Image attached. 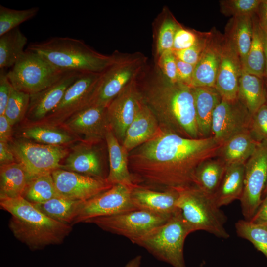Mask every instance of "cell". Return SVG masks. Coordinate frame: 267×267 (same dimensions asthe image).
<instances>
[{
    "mask_svg": "<svg viewBox=\"0 0 267 267\" xmlns=\"http://www.w3.org/2000/svg\"><path fill=\"white\" fill-rule=\"evenodd\" d=\"M252 16L233 17L225 28L224 36L230 41L238 54L242 69L246 63L252 42Z\"/></svg>",
    "mask_w": 267,
    "mask_h": 267,
    "instance_id": "f1b7e54d",
    "label": "cell"
},
{
    "mask_svg": "<svg viewBox=\"0 0 267 267\" xmlns=\"http://www.w3.org/2000/svg\"><path fill=\"white\" fill-rule=\"evenodd\" d=\"M220 147L212 136L186 138L161 127L154 137L129 153V170L135 184L178 190L194 185L197 168L217 157Z\"/></svg>",
    "mask_w": 267,
    "mask_h": 267,
    "instance_id": "6da1fadb",
    "label": "cell"
},
{
    "mask_svg": "<svg viewBox=\"0 0 267 267\" xmlns=\"http://www.w3.org/2000/svg\"><path fill=\"white\" fill-rule=\"evenodd\" d=\"M201 34L179 26L175 35L173 50H183L193 46L198 41Z\"/></svg>",
    "mask_w": 267,
    "mask_h": 267,
    "instance_id": "f6af8a7d",
    "label": "cell"
},
{
    "mask_svg": "<svg viewBox=\"0 0 267 267\" xmlns=\"http://www.w3.org/2000/svg\"><path fill=\"white\" fill-rule=\"evenodd\" d=\"M27 42L19 27L0 36V69L15 65L24 52Z\"/></svg>",
    "mask_w": 267,
    "mask_h": 267,
    "instance_id": "d6a6232c",
    "label": "cell"
},
{
    "mask_svg": "<svg viewBox=\"0 0 267 267\" xmlns=\"http://www.w3.org/2000/svg\"><path fill=\"white\" fill-rule=\"evenodd\" d=\"M195 109L201 137L211 136L212 117L217 105L222 98L215 88H193Z\"/></svg>",
    "mask_w": 267,
    "mask_h": 267,
    "instance_id": "4316f807",
    "label": "cell"
},
{
    "mask_svg": "<svg viewBox=\"0 0 267 267\" xmlns=\"http://www.w3.org/2000/svg\"><path fill=\"white\" fill-rule=\"evenodd\" d=\"M115 61L101 73L90 105L107 107L109 103L133 80L137 68Z\"/></svg>",
    "mask_w": 267,
    "mask_h": 267,
    "instance_id": "ffe728a7",
    "label": "cell"
},
{
    "mask_svg": "<svg viewBox=\"0 0 267 267\" xmlns=\"http://www.w3.org/2000/svg\"><path fill=\"white\" fill-rule=\"evenodd\" d=\"M251 115L238 99H222L212 117L211 136L221 146L233 135L249 130Z\"/></svg>",
    "mask_w": 267,
    "mask_h": 267,
    "instance_id": "4fadbf2b",
    "label": "cell"
},
{
    "mask_svg": "<svg viewBox=\"0 0 267 267\" xmlns=\"http://www.w3.org/2000/svg\"><path fill=\"white\" fill-rule=\"evenodd\" d=\"M83 74L67 72L48 88L31 94L25 117L27 123L38 122L50 113L59 104L68 88Z\"/></svg>",
    "mask_w": 267,
    "mask_h": 267,
    "instance_id": "e0dca14e",
    "label": "cell"
},
{
    "mask_svg": "<svg viewBox=\"0 0 267 267\" xmlns=\"http://www.w3.org/2000/svg\"><path fill=\"white\" fill-rule=\"evenodd\" d=\"M30 95L13 88L3 115L14 126L25 119Z\"/></svg>",
    "mask_w": 267,
    "mask_h": 267,
    "instance_id": "f35d334b",
    "label": "cell"
},
{
    "mask_svg": "<svg viewBox=\"0 0 267 267\" xmlns=\"http://www.w3.org/2000/svg\"><path fill=\"white\" fill-rule=\"evenodd\" d=\"M267 182V142H261L245 164L244 187L240 199L242 214L250 221L262 202Z\"/></svg>",
    "mask_w": 267,
    "mask_h": 267,
    "instance_id": "30bf717a",
    "label": "cell"
},
{
    "mask_svg": "<svg viewBox=\"0 0 267 267\" xmlns=\"http://www.w3.org/2000/svg\"><path fill=\"white\" fill-rule=\"evenodd\" d=\"M81 202V201L57 197L44 203L33 204L50 218L64 224L72 225Z\"/></svg>",
    "mask_w": 267,
    "mask_h": 267,
    "instance_id": "e575fe53",
    "label": "cell"
},
{
    "mask_svg": "<svg viewBox=\"0 0 267 267\" xmlns=\"http://www.w3.org/2000/svg\"><path fill=\"white\" fill-rule=\"evenodd\" d=\"M60 126L82 142L96 144L105 139L109 128L107 107L89 106L73 115Z\"/></svg>",
    "mask_w": 267,
    "mask_h": 267,
    "instance_id": "5bb4252c",
    "label": "cell"
},
{
    "mask_svg": "<svg viewBox=\"0 0 267 267\" xmlns=\"http://www.w3.org/2000/svg\"><path fill=\"white\" fill-rule=\"evenodd\" d=\"M250 221L267 226V194L262 199L259 208Z\"/></svg>",
    "mask_w": 267,
    "mask_h": 267,
    "instance_id": "681fc988",
    "label": "cell"
},
{
    "mask_svg": "<svg viewBox=\"0 0 267 267\" xmlns=\"http://www.w3.org/2000/svg\"><path fill=\"white\" fill-rule=\"evenodd\" d=\"M256 15L262 29L267 33V0H262Z\"/></svg>",
    "mask_w": 267,
    "mask_h": 267,
    "instance_id": "816d5d0a",
    "label": "cell"
},
{
    "mask_svg": "<svg viewBox=\"0 0 267 267\" xmlns=\"http://www.w3.org/2000/svg\"><path fill=\"white\" fill-rule=\"evenodd\" d=\"M238 99L252 115L266 103L264 78L242 71L239 80Z\"/></svg>",
    "mask_w": 267,
    "mask_h": 267,
    "instance_id": "4dcf8cb0",
    "label": "cell"
},
{
    "mask_svg": "<svg viewBox=\"0 0 267 267\" xmlns=\"http://www.w3.org/2000/svg\"><path fill=\"white\" fill-rule=\"evenodd\" d=\"M13 86L5 69H0V115H3Z\"/></svg>",
    "mask_w": 267,
    "mask_h": 267,
    "instance_id": "bcb514c9",
    "label": "cell"
},
{
    "mask_svg": "<svg viewBox=\"0 0 267 267\" xmlns=\"http://www.w3.org/2000/svg\"><path fill=\"white\" fill-rule=\"evenodd\" d=\"M264 81L266 97V102L267 103V80L264 78Z\"/></svg>",
    "mask_w": 267,
    "mask_h": 267,
    "instance_id": "11a10c76",
    "label": "cell"
},
{
    "mask_svg": "<svg viewBox=\"0 0 267 267\" xmlns=\"http://www.w3.org/2000/svg\"><path fill=\"white\" fill-rule=\"evenodd\" d=\"M141 261L142 256L137 255L129 261L124 267H140Z\"/></svg>",
    "mask_w": 267,
    "mask_h": 267,
    "instance_id": "f5cc1de1",
    "label": "cell"
},
{
    "mask_svg": "<svg viewBox=\"0 0 267 267\" xmlns=\"http://www.w3.org/2000/svg\"><path fill=\"white\" fill-rule=\"evenodd\" d=\"M17 162L9 142L0 141V165Z\"/></svg>",
    "mask_w": 267,
    "mask_h": 267,
    "instance_id": "f907efd6",
    "label": "cell"
},
{
    "mask_svg": "<svg viewBox=\"0 0 267 267\" xmlns=\"http://www.w3.org/2000/svg\"><path fill=\"white\" fill-rule=\"evenodd\" d=\"M267 194V182L265 188V189L263 191V196L264 197Z\"/></svg>",
    "mask_w": 267,
    "mask_h": 267,
    "instance_id": "9f6ffc18",
    "label": "cell"
},
{
    "mask_svg": "<svg viewBox=\"0 0 267 267\" xmlns=\"http://www.w3.org/2000/svg\"><path fill=\"white\" fill-rule=\"evenodd\" d=\"M177 190L164 191L151 189L136 184L132 189L131 200L136 209L171 217L178 209Z\"/></svg>",
    "mask_w": 267,
    "mask_h": 267,
    "instance_id": "44dd1931",
    "label": "cell"
},
{
    "mask_svg": "<svg viewBox=\"0 0 267 267\" xmlns=\"http://www.w3.org/2000/svg\"><path fill=\"white\" fill-rule=\"evenodd\" d=\"M9 144L29 178L61 168L60 162L69 152L67 146L45 145L20 137Z\"/></svg>",
    "mask_w": 267,
    "mask_h": 267,
    "instance_id": "ba28073f",
    "label": "cell"
},
{
    "mask_svg": "<svg viewBox=\"0 0 267 267\" xmlns=\"http://www.w3.org/2000/svg\"><path fill=\"white\" fill-rule=\"evenodd\" d=\"M179 26L171 19L165 20L159 31L157 40V53L160 55L166 51L173 50L174 37Z\"/></svg>",
    "mask_w": 267,
    "mask_h": 267,
    "instance_id": "b9f144b4",
    "label": "cell"
},
{
    "mask_svg": "<svg viewBox=\"0 0 267 267\" xmlns=\"http://www.w3.org/2000/svg\"><path fill=\"white\" fill-rule=\"evenodd\" d=\"M265 55L263 33L256 14L252 16V38L246 63L243 70L263 78Z\"/></svg>",
    "mask_w": 267,
    "mask_h": 267,
    "instance_id": "836d02e7",
    "label": "cell"
},
{
    "mask_svg": "<svg viewBox=\"0 0 267 267\" xmlns=\"http://www.w3.org/2000/svg\"><path fill=\"white\" fill-rule=\"evenodd\" d=\"M264 44L265 55V69L264 78L267 80V33L264 32L263 30Z\"/></svg>",
    "mask_w": 267,
    "mask_h": 267,
    "instance_id": "db71d44e",
    "label": "cell"
},
{
    "mask_svg": "<svg viewBox=\"0 0 267 267\" xmlns=\"http://www.w3.org/2000/svg\"><path fill=\"white\" fill-rule=\"evenodd\" d=\"M245 164L227 166L220 184L213 196L221 207L240 199L243 190Z\"/></svg>",
    "mask_w": 267,
    "mask_h": 267,
    "instance_id": "83f0119b",
    "label": "cell"
},
{
    "mask_svg": "<svg viewBox=\"0 0 267 267\" xmlns=\"http://www.w3.org/2000/svg\"><path fill=\"white\" fill-rule=\"evenodd\" d=\"M39 8L17 10L0 5V36L18 27L22 23L34 17L38 13Z\"/></svg>",
    "mask_w": 267,
    "mask_h": 267,
    "instance_id": "74e56055",
    "label": "cell"
},
{
    "mask_svg": "<svg viewBox=\"0 0 267 267\" xmlns=\"http://www.w3.org/2000/svg\"><path fill=\"white\" fill-rule=\"evenodd\" d=\"M159 65L166 79L172 83L178 82L177 59L173 50L166 51L160 55Z\"/></svg>",
    "mask_w": 267,
    "mask_h": 267,
    "instance_id": "ee69618b",
    "label": "cell"
},
{
    "mask_svg": "<svg viewBox=\"0 0 267 267\" xmlns=\"http://www.w3.org/2000/svg\"><path fill=\"white\" fill-rule=\"evenodd\" d=\"M66 73L54 67L40 54L26 49L7 72V76L14 89L31 95L48 88Z\"/></svg>",
    "mask_w": 267,
    "mask_h": 267,
    "instance_id": "52a82bcc",
    "label": "cell"
},
{
    "mask_svg": "<svg viewBox=\"0 0 267 267\" xmlns=\"http://www.w3.org/2000/svg\"><path fill=\"white\" fill-rule=\"evenodd\" d=\"M238 236L250 241L267 258V226L240 220L235 225Z\"/></svg>",
    "mask_w": 267,
    "mask_h": 267,
    "instance_id": "8d00e7d4",
    "label": "cell"
},
{
    "mask_svg": "<svg viewBox=\"0 0 267 267\" xmlns=\"http://www.w3.org/2000/svg\"><path fill=\"white\" fill-rule=\"evenodd\" d=\"M142 100L133 80L107 107L109 128L121 144Z\"/></svg>",
    "mask_w": 267,
    "mask_h": 267,
    "instance_id": "2e32d148",
    "label": "cell"
},
{
    "mask_svg": "<svg viewBox=\"0 0 267 267\" xmlns=\"http://www.w3.org/2000/svg\"><path fill=\"white\" fill-rule=\"evenodd\" d=\"M27 49L40 54L65 72L100 73L115 60L114 57L96 52L81 40L67 37L32 43Z\"/></svg>",
    "mask_w": 267,
    "mask_h": 267,
    "instance_id": "277c9868",
    "label": "cell"
},
{
    "mask_svg": "<svg viewBox=\"0 0 267 267\" xmlns=\"http://www.w3.org/2000/svg\"><path fill=\"white\" fill-rule=\"evenodd\" d=\"M0 208L11 215L8 226L14 236L35 251L61 244L72 230L48 217L23 197L0 199Z\"/></svg>",
    "mask_w": 267,
    "mask_h": 267,
    "instance_id": "3957f363",
    "label": "cell"
},
{
    "mask_svg": "<svg viewBox=\"0 0 267 267\" xmlns=\"http://www.w3.org/2000/svg\"><path fill=\"white\" fill-rule=\"evenodd\" d=\"M160 126L181 136H200L196 119L193 88L167 79L151 85L142 95Z\"/></svg>",
    "mask_w": 267,
    "mask_h": 267,
    "instance_id": "7a4b0ae2",
    "label": "cell"
},
{
    "mask_svg": "<svg viewBox=\"0 0 267 267\" xmlns=\"http://www.w3.org/2000/svg\"><path fill=\"white\" fill-rule=\"evenodd\" d=\"M133 188L121 184H114L99 194L81 201L72 225L86 223L95 218L136 210L131 200Z\"/></svg>",
    "mask_w": 267,
    "mask_h": 267,
    "instance_id": "7c38bea8",
    "label": "cell"
},
{
    "mask_svg": "<svg viewBox=\"0 0 267 267\" xmlns=\"http://www.w3.org/2000/svg\"><path fill=\"white\" fill-rule=\"evenodd\" d=\"M20 138L45 145L63 146L79 139L60 126L42 123L25 124L19 130Z\"/></svg>",
    "mask_w": 267,
    "mask_h": 267,
    "instance_id": "d4e9b609",
    "label": "cell"
},
{
    "mask_svg": "<svg viewBox=\"0 0 267 267\" xmlns=\"http://www.w3.org/2000/svg\"><path fill=\"white\" fill-rule=\"evenodd\" d=\"M226 167L225 163L218 157L207 160L195 172L194 185L213 197L220 184Z\"/></svg>",
    "mask_w": 267,
    "mask_h": 267,
    "instance_id": "1f68e13d",
    "label": "cell"
},
{
    "mask_svg": "<svg viewBox=\"0 0 267 267\" xmlns=\"http://www.w3.org/2000/svg\"><path fill=\"white\" fill-rule=\"evenodd\" d=\"M191 233L178 209L165 223L152 230L135 244L173 267H186L183 247L186 238Z\"/></svg>",
    "mask_w": 267,
    "mask_h": 267,
    "instance_id": "8992f818",
    "label": "cell"
},
{
    "mask_svg": "<svg viewBox=\"0 0 267 267\" xmlns=\"http://www.w3.org/2000/svg\"><path fill=\"white\" fill-rule=\"evenodd\" d=\"M61 169L93 177H103L101 158L92 144L81 142L73 147Z\"/></svg>",
    "mask_w": 267,
    "mask_h": 267,
    "instance_id": "cb8c5ba5",
    "label": "cell"
},
{
    "mask_svg": "<svg viewBox=\"0 0 267 267\" xmlns=\"http://www.w3.org/2000/svg\"><path fill=\"white\" fill-rule=\"evenodd\" d=\"M262 0H223L220 1L221 12L226 16L239 17L256 14Z\"/></svg>",
    "mask_w": 267,
    "mask_h": 267,
    "instance_id": "ab89813d",
    "label": "cell"
},
{
    "mask_svg": "<svg viewBox=\"0 0 267 267\" xmlns=\"http://www.w3.org/2000/svg\"><path fill=\"white\" fill-rule=\"evenodd\" d=\"M249 130L259 142H267V103L251 115Z\"/></svg>",
    "mask_w": 267,
    "mask_h": 267,
    "instance_id": "60d3db41",
    "label": "cell"
},
{
    "mask_svg": "<svg viewBox=\"0 0 267 267\" xmlns=\"http://www.w3.org/2000/svg\"><path fill=\"white\" fill-rule=\"evenodd\" d=\"M101 73L82 74L68 88L57 106L37 123L60 126L73 115L89 106Z\"/></svg>",
    "mask_w": 267,
    "mask_h": 267,
    "instance_id": "8fae6325",
    "label": "cell"
},
{
    "mask_svg": "<svg viewBox=\"0 0 267 267\" xmlns=\"http://www.w3.org/2000/svg\"><path fill=\"white\" fill-rule=\"evenodd\" d=\"M13 126L4 115H0V141L10 142L11 141Z\"/></svg>",
    "mask_w": 267,
    "mask_h": 267,
    "instance_id": "c3c4849f",
    "label": "cell"
},
{
    "mask_svg": "<svg viewBox=\"0 0 267 267\" xmlns=\"http://www.w3.org/2000/svg\"><path fill=\"white\" fill-rule=\"evenodd\" d=\"M170 218L136 209L93 218L86 223H93L106 231L125 237L135 244Z\"/></svg>",
    "mask_w": 267,
    "mask_h": 267,
    "instance_id": "9c48e42d",
    "label": "cell"
},
{
    "mask_svg": "<svg viewBox=\"0 0 267 267\" xmlns=\"http://www.w3.org/2000/svg\"><path fill=\"white\" fill-rule=\"evenodd\" d=\"M224 35L211 30L199 60L196 64L190 84L192 88H215Z\"/></svg>",
    "mask_w": 267,
    "mask_h": 267,
    "instance_id": "d6986e66",
    "label": "cell"
},
{
    "mask_svg": "<svg viewBox=\"0 0 267 267\" xmlns=\"http://www.w3.org/2000/svg\"><path fill=\"white\" fill-rule=\"evenodd\" d=\"M260 143L254 138L248 130L233 135L224 142L217 157L226 166L245 164Z\"/></svg>",
    "mask_w": 267,
    "mask_h": 267,
    "instance_id": "484cf974",
    "label": "cell"
},
{
    "mask_svg": "<svg viewBox=\"0 0 267 267\" xmlns=\"http://www.w3.org/2000/svg\"><path fill=\"white\" fill-rule=\"evenodd\" d=\"M177 190V207L192 232L203 230L219 238H229L224 227L227 217L213 197L195 185Z\"/></svg>",
    "mask_w": 267,
    "mask_h": 267,
    "instance_id": "5b68a950",
    "label": "cell"
},
{
    "mask_svg": "<svg viewBox=\"0 0 267 267\" xmlns=\"http://www.w3.org/2000/svg\"><path fill=\"white\" fill-rule=\"evenodd\" d=\"M208 32L201 33L197 43L193 46L183 50L173 51L177 59L196 65L204 48Z\"/></svg>",
    "mask_w": 267,
    "mask_h": 267,
    "instance_id": "7bdbcfd3",
    "label": "cell"
},
{
    "mask_svg": "<svg viewBox=\"0 0 267 267\" xmlns=\"http://www.w3.org/2000/svg\"><path fill=\"white\" fill-rule=\"evenodd\" d=\"M51 174L60 196L73 200H87L113 186L106 178L93 177L61 168Z\"/></svg>",
    "mask_w": 267,
    "mask_h": 267,
    "instance_id": "9a60e30c",
    "label": "cell"
},
{
    "mask_svg": "<svg viewBox=\"0 0 267 267\" xmlns=\"http://www.w3.org/2000/svg\"><path fill=\"white\" fill-rule=\"evenodd\" d=\"M22 197L33 204H38L61 196L56 188L52 174L46 173L30 178Z\"/></svg>",
    "mask_w": 267,
    "mask_h": 267,
    "instance_id": "d590c367",
    "label": "cell"
},
{
    "mask_svg": "<svg viewBox=\"0 0 267 267\" xmlns=\"http://www.w3.org/2000/svg\"><path fill=\"white\" fill-rule=\"evenodd\" d=\"M105 139L109 154V172L106 178L112 185L121 184L133 188L135 184L129 167V152L118 140L110 128Z\"/></svg>",
    "mask_w": 267,
    "mask_h": 267,
    "instance_id": "603a6c76",
    "label": "cell"
},
{
    "mask_svg": "<svg viewBox=\"0 0 267 267\" xmlns=\"http://www.w3.org/2000/svg\"><path fill=\"white\" fill-rule=\"evenodd\" d=\"M195 66V65L185 63L177 59L178 82L190 86Z\"/></svg>",
    "mask_w": 267,
    "mask_h": 267,
    "instance_id": "7dc6e473",
    "label": "cell"
},
{
    "mask_svg": "<svg viewBox=\"0 0 267 267\" xmlns=\"http://www.w3.org/2000/svg\"><path fill=\"white\" fill-rule=\"evenodd\" d=\"M160 128L157 118L143 98L134 119L126 131L122 144L130 153L154 137Z\"/></svg>",
    "mask_w": 267,
    "mask_h": 267,
    "instance_id": "7402d4cb",
    "label": "cell"
},
{
    "mask_svg": "<svg viewBox=\"0 0 267 267\" xmlns=\"http://www.w3.org/2000/svg\"><path fill=\"white\" fill-rule=\"evenodd\" d=\"M242 71L238 54L224 35L215 86L222 99L230 101L238 99L239 80Z\"/></svg>",
    "mask_w": 267,
    "mask_h": 267,
    "instance_id": "ac0fdd59",
    "label": "cell"
},
{
    "mask_svg": "<svg viewBox=\"0 0 267 267\" xmlns=\"http://www.w3.org/2000/svg\"><path fill=\"white\" fill-rule=\"evenodd\" d=\"M29 179L18 162L0 165V199L22 197Z\"/></svg>",
    "mask_w": 267,
    "mask_h": 267,
    "instance_id": "f546056e",
    "label": "cell"
}]
</instances>
